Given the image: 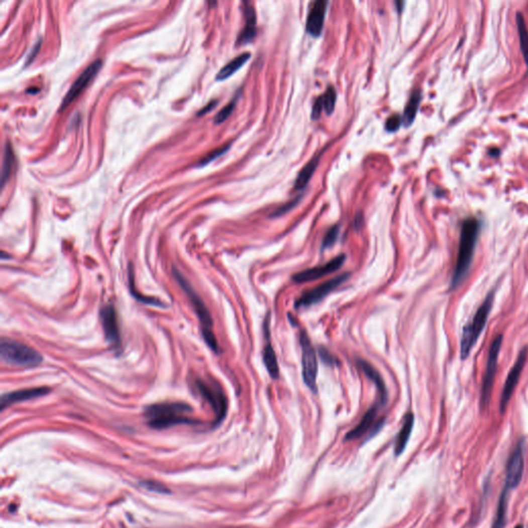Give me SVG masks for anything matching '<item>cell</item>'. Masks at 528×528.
I'll return each instance as SVG.
<instances>
[{
    "label": "cell",
    "instance_id": "14",
    "mask_svg": "<svg viewBox=\"0 0 528 528\" xmlns=\"http://www.w3.org/2000/svg\"><path fill=\"white\" fill-rule=\"evenodd\" d=\"M345 261H346V255L345 254H342V255L337 256L336 258L331 259L329 262L323 265L307 268V269H304V270H301L295 273V275L292 276V280L298 284L316 281L318 279L328 276L330 275V273L340 269L344 265Z\"/></svg>",
    "mask_w": 528,
    "mask_h": 528
},
{
    "label": "cell",
    "instance_id": "33",
    "mask_svg": "<svg viewBox=\"0 0 528 528\" xmlns=\"http://www.w3.org/2000/svg\"><path fill=\"white\" fill-rule=\"evenodd\" d=\"M299 200H300V197L295 198V199H293V200H291L290 202H288V203H286V204L280 206L279 208H277L275 212H273V213L270 215V217H271V218H277V217H281V216H283V215H285L286 213H288L289 210H291L293 207H294V206L299 202Z\"/></svg>",
    "mask_w": 528,
    "mask_h": 528
},
{
    "label": "cell",
    "instance_id": "9",
    "mask_svg": "<svg viewBox=\"0 0 528 528\" xmlns=\"http://www.w3.org/2000/svg\"><path fill=\"white\" fill-rule=\"evenodd\" d=\"M350 276H351L350 272H345L343 273V275H340L334 279L326 281L325 283L315 287L314 289H310V290L303 292L300 295V297L295 301V307L296 308L308 307V306H311V305L320 302L323 298H325L329 294V293H331L338 287H340L342 284H344L350 278Z\"/></svg>",
    "mask_w": 528,
    "mask_h": 528
},
{
    "label": "cell",
    "instance_id": "24",
    "mask_svg": "<svg viewBox=\"0 0 528 528\" xmlns=\"http://www.w3.org/2000/svg\"><path fill=\"white\" fill-rule=\"evenodd\" d=\"M421 92L419 90H416L413 92V94L410 95L409 99L405 105V109H404V113H403V117H402V121H403V124L407 127V126H410L412 125V123L414 122L415 118H416V115L418 113V109H419V105H420V102H421Z\"/></svg>",
    "mask_w": 528,
    "mask_h": 528
},
{
    "label": "cell",
    "instance_id": "38",
    "mask_svg": "<svg viewBox=\"0 0 528 528\" xmlns=\"http://www.w3.org/2000/svg\"><path fill=\"white\" fill-rule=\"evenodd\" d=\"M363 221H364V219H363V215H362V213H358V214L356 215V217H355V228H356L357 230L360 229V228L362 227V225H363Z\"/></svg>",
    "mask_w": 528,
    "mask_h": 528
},
{
    "label": "cell",
    "instance_id": "28",
    "mask_svg": "<svg viewBox=\"0 0 528 528\" xmlns=\"http://www.w3.org/2000/svg\"><path fill=\"white\" fill-rule=\"evenodd\" d=\"M322 97H323L324 110H325L326 114L327 115H331L332 113H334L335 107H336V103H337V91H336L335 87L328 86V88L326 89L325 94Z\"/></svg>",
    "mask_w": 528,
    "mask_h": 528
},
{
    "label": "cell",
    "instance_id": "23",
    "mask_svg": "<svg viewBox=\"0 0 528 528\" xmlns=\"http://www.w3.org/2000/svg\"><path fill=\"white\" fill-rule=\"evenodd\" d=\"M263 363L272 379H279L280 367L277 359L276 352L273 350L270 341L268 340L263 349Z\"/></svg>",
    "mask_w": 528,
    "mask_h": 528
},
{
    "label": "cell",
    "instance_id": "26",
    "mask_svg": "<svg viewBox=\"0 0 528 528\" xmlns=\"http://www.w3.org/2000/svg\"><path fill=\"white\" fill-rule=\"evenodd\" d=\"M516 24H517V29H518L519 38H520V48H521V51L524 57V61L526 63L527 70H528V29H527L523 15L519 12L516 15Z\"/></svg>",
    "mask_w": 528,
    "mask_h": 528
},
{
    "label": "cell",
    "instance_id": "19",
    "mask_svg": "<svg viewBox=\"0 0 528 528\" xmlns=\"http://www.w3.org/2000/svg\"><path fill=\"white\" fill-rule=\"evenodd\" d=\"M245 16L246 25L238 41L240 45H246L248 43H251L256 35V14L253 7L248 6L245 8Z\"/></svg>",
    "mask_w": 528,
    "mask_h": 528
},
{
    "label": "cell",
    "instance_id": "36",
    "mask_svg": "<svg viewBox=\"0 0 528 528\" xmlns=\"http://www.w3.org/2000/svg\"><path fill=\"white\" fill-rule=\"evenodd\" d=\"M41 44H42V43H41V41H38V42L36 43L35 47H34V48L32 49V51H31L30 55L28 56V61H27V64H29V63H30V62L32 61V59H34V57H35V55H36V54L38 53V51H40V48H41Z\"/></svg>",
    "mask_w": 528,
    "mask_h": 528
},
{
    "label": "cell",
    "instance_id": "13",
    "mask_svg": "<svg viewBox=\"0 0 528 528\" xmlns=\"http://www.w3.org/2000/svg\"><path fill=\"white\" fill-rule=\"evenodd\" d=\"M102 66V60L97 59L93 63H91L82 73L74 81L70 89L68 90L67 94L64 96L62 104H61V111L66 109L71 102H73L77 97H79L82 92L89 86V84L93 81L94 77L96 76L97 72L100 70Z\"/></svg>",
    "mask_w": 528,
    "mask_h": 528
},
{
    "label": "cell",
    "instance_id": "6",
    "mask_svg": "<svg viewBox=\"0 0 528 528\" xmlns=\"http://www.w3.org/2000/svg\"><path fill=\"white\" fill-rule=\"evenodd\" d=\"M194 386L200 396L205 399L216 414V423H220L227 413V399L221 387L215 382L196 379Z\"/></svg>",
    "mask_w": 528,
    "mask_h": 528
},
{
    "label": "cell",
    "instance_id": "4",
    "mask_svg": "<svg viewBox=\"0 0 528 528\" xmlns=\"http://www.w3.org/2000/svg\"><path fill=\"white\" fill-rule=\"evenodd\" d=\"M493 301L494 292L492 291L489 293L482 302V304L479 306L472 321H469V323H467L463 327L462 338L460 342V357L462 360H465L469 356L474 346L477 344L478 339L480 338L487 324L488 317L490 315V311L493 305Z\"/></svg>",
    "mask_w": 528,
    "mask_h": 528
},
{
    "label": "cell",
    "instance_id": "22",
    "mask_svg": "<svg viewBox=\"0 0 528 528\" xmlns=\"http://www.w3.org/2000/svg\"><path fill=\"white\" fill-rule=\"evenodd\" d=\"M319 161H320V156L318 155V156H315L314 158L309 160L303 166V168L299 171L297 178H296L295 185H294L295 190H303V188L306 187V185L308 184L309 180L312 177V174H314V172L316 171L318 167Z\"/></svg>",
    "mask_w": 528,
    "mask_h": 528
},
{
    "label": "cell",
    "instance_id": "5",
    "mask_svg": "<svg viewBox=\"0 0 528 528\" xmlns=\"http://www.w3.org/2000/svg\"><path fill=\"white\" fill-rule=\"evenodd\" d=\"M0 356L5 363L15 367L31 368L43 362V356L36 350L11 339L2 340Z\"/></svg>",
    "mask_w": 528,
    "mask_h": 528
},
{
    "label": "cell",
    "instance_id": "40",
    "mask_svg": "<svg viewBox=\"0 0 528 528\" xmlns=\"http://www.w3.org/2000/svg\"><path fill=\"white\" fill-rule=\"evenodd\" d=\"M396 7H397V11L398 13H401L402 12V9H403V6H404V3L403 2H397L395 3Z\"/></svg>",
    "mask_w": 528,
    "mask_h": 528
},
{
    "label": "cell",
    "instance_id": "8",
    "mask_svg": "<svg viewBox=\"0 0 528 528\" xmlns=\"http://www.w3.org/2000/svg\"><path fill=\"white\" fill-rule=\"evenodd\" d=\"M501 345H502V336L499 335L493 340L490 346V349H489L487 365H486V373L484 376L482 392H481L480 405L482 409H485L486 407H488L489 402H490V397L492 393V388H493V383H494L495 374H496V369H497L498 356H499Z\"/></svg>",
    "mask_w": 528,
    "mask_h": 528
},
{
    "label": "cell",
    "instance_id": "31",
    "mask_svg": "<svg viewBox=\"0 0 528 528\" xmlns=\"http://www.w3.org/2000/svg\"><path fill=\"white\" fill-rule=\"evenodd\" d=\"M236 104H237V100H233L231 101L230 103H228L227 105H225L216 116V118H215L214 122L216 124H221L223 122H225L228 118L229 116L232 114V112L234 111V108H236Z\"/></svg>",
    "mask_w": 528,
    "mask_h": 528
},
{
    "label": "cell",
    "instance_id": "39",
    "mask_svg": "<svg viewBox=\"0 0 528 528\" xmlns=\"http://www.w3.org/2000/svg\"><path fill=\"white\" fill-rule=\"evenodd\" d=\"M489 154H490L492 157H497V156L499 155V150L498 149H493L491 151H489Z\"/></svg>",
    "mask_w": 528,
    "mask_h": 528
},
{
    "label": "cell",
    "instance_id": "16",
    "mask_svg": "<svg viewBox=\"0 0 528 528\" xmlns=\"http://www.w3.org/2000/svg\"><path fill=\"white\" fill-rule=\"evenodd\" d=\"M327 6L328 3L324 2V0H319V2L312 4L306 19V31L309 35L314 37H318L321 35L324 26Z\"/></svg>",
    "mask_w": 528,
    "mask_h": 528
},
{
    "label": "cell",
    "instance_id": "34",
    "mask_svg": "<svg viewBox=\"0 0 528 528\" xmlns=\"http://www.w3.org/2000/svg\"><path fill=\"white\" fill-rule=\"evenodd\" d=\"M318 354L320 356V358L322 359V361L327 364V365H330V366H336L337 364H339V361L338 359L332 355L330 352L325 349V348H319V351H318Z\"/></svg>",
    "mask_w": 528,
    "mask_h": 528
},
{
    "label": "cell",
    "instance_id": "11",
    "mask_svg": "<svg viewBox=\"0 0 528 528\" xmlns=\"http://www.w3.org/2000/svg\"><path fill=\"white\" fill-rule=\"evenodd\" d=\"M524 473V441H519L510 458L507 460L505 472V486L508 490L517 488Z\"/></svg>",
    "mask_w": 528,
    "mask_h": 528
},
{
    "label": "cell",
    "instance_id": "41",
    "mask_svg": "<svg viewBox=\"0 0 528 528\" xmlns=\"http://www.w3.org/2000/svg\"><path fill=\"white\" fill-rule=\"evenodd\" d=\"M515 528H524V527H523V525H522V524H518V525H517V526H516Z\"/></svg>",
    "mask_w": 528,
    "mask_h": 528
},
{
    "label": "cell",
    "instance_id": "12",
    "mask_svg": "<svg viewBox=\"0 0 528 528\" xmlns=\"http://www.w3.org/2000/svg\"><path fill=\"white\" fill-rule=\"evenodd\" d=\"M527 354H528V349L527 347H524L520 352H519V355L517 357V360L514 364V366L512 367V369L510 370V373H508L507 377H506V380H505V383H504V386H503V389H502V392H501V396H500V403H499V407H500V412L503 413L504 409L507 405V403L510 402V399L514 393V390L519 382V379H520V376L522 374V370L524 368V365H525V362H526V359H527Z\"/></svg>",
    "mask_w": 528,
    "mask_h": 528
},
{
    "label": "cell",
    "instance_id": "3",
    "mask_svg": "<svg viewBox=\"0 0 528 528\" xmlns=\"http://www.w3.org/2000/svg\"><path fill=\"white\" fill-rule=\"evenodd\" d=\"M172 272H173V276H174L175 280H177V282L179 283L181 288L185 291V293L187 294L189 300L191 301V304H192L195 312H196L197 316H198L199 324H200V330H201V334H202L204 342L215 352V353H218V352H219V345H218V341L216 339V336H215V334H214V330H213L214 322H213L212 316L209 314V311H208L206 305L204 304L203 300L199 297V295L197 294V292L193 289L191 284L183 276V273H181V271H179L177 268L174 267L172 269Z\"/></svg>",
    "mask_w": 528,
    "mask_h": 528
},
{
    "label": "cell",
    "instance_id": "7",
    "mask_svg": "<svg viewBox=\"0 0 528 528\" xmlns=\"http://www.w3.org/2000/svg\"><path fill=\"white\" fill-rule=\"evenodd\" d=\"M300 347L302 350V378L305 385L312 391L317 392V376H318V357L317 351L312 347L306 332H300Z\"/></svg>",
    "mask_w": 528,
    "mask_h": 528
},
{
    "label": "cell",
    "instance_id": "17",
    "mask_svg": "<svg viewBox=\"0 0 528 528\" xmlns=\"http://www.w3.org/2000/svg\"><path fill=\"white\" fill-rule=\"evenodd\" d=\"M49 392H50V389L48 387H35V388L18 390L11 393L4 394L2 397V409L7 408L8 406L14 403L22 402V401H26V400L44 396L48 394Z\"/></svg>",
    "mask_w": 528,
    "mask_h": 528
},
{
    "label": "cell",
    "instance_id": "10",
    "mask_svg": "<svg viewBox=\"0 0 528 528\" xmlns=\"http://www.w3.org/2000/svg\"><path fill=\"white\" fill-rule=\"evenodd\" d=\"M383 406H385V404L381 400L375 402L373 405H371L367 409V412L364 414L360 422L347 434L346 440L354 441V440L361 439L368 433H370L371 436L377 434L384 424L383 419L377 420L380 409Z\"/></svg>",
    "mask_w": 528,
    "mask_h": 528
},
{
    "label": "cell",
    "instance_id": "21",
    "mask_svg": "<svg viewBox=\"0 0 528 528\" xmlns=\"http://www.w3.org/2000/svg\"><path fill=\"white\" fill-rule=\"evenodd\" d=\"M251 58V53H243L239 55L238 57L234 58L230 62H228L217 74V80L218 81H224L228 77H230L233 73H236L238 70H240Z\"/></svg>",
    "mask_w": 528,
    "mask_h": 528
},
{
    "label": "cell",
    "instance_id": "30",
    "mask_svg": "<svg viewBox=\"0 0 528 528\" xmlns=\"http://www.w3.org/2000/svg\"><path fill=\"white\" fill-rule=\"evenodd\" d=\"M230 146H231V143H229V144H227V145H225V146H223V147H221V148H218V149H216V150L212 151L209 154H207L206 156H204L203 159L199 162V165H200V166H204V165H206L207 163L214 161L215 159H217L218 157H220L221 155H223L224 153H226V152L229 150Z\"/></svg>",
    "mask_w": 528,
    "mask_h": 528
},
{
    "label": "cell",
    "instance_id": "27",
    "mask_svg": "<svg viewBox=\"0 0 528 528\" xmlns=\"http://www.w3.org/2000/svg\"><path fill=\"white\" fill-rule=\"evenodd\" d=\"M15 158H14V153L12 150V147L10 144H7L6 150H5V158H4V165H3V185H5L6 181L9 179L10 174L12 172V168L14 166Z\"/></svg>",
    "mask_w": 528,
    "mask_h": 528
},
{
    "label": "cell",
    "instance_id": "20",
    "mask_svg": "<svg viewBox=\"0 0 528 528\" xmlns=\"http://www.w3.org/2000/svg\"><path fill=\"white\" fill-rule=\"evenodd\" d=\"M414 421H415V418H414L413 413H407L405 415L403 424L401 426V429L399 430V433L396 438V442H395V454L396 455H400L403 452V450L405 449L408 439L410 437V434H412V430L414 427Z\"/></svg>",
    "mask_w": 528,
    "mask_h": 528
},
{
    "label": "cell",
    "instance_id": "1",
    "mask_svg": "<svg viewBox=\"0 0 528 528\" xmlns=\"http://www.w3.org/2000/svg\"><path fill=\"white\" fill-rule=\"evenodd\" d=\"M480 228V221L476 218H467L462 223L457 260L450 285L452 290L456 289L464 281L471 269Z\"/></svg>",
    "mask_w": 528,
    "mask_h": 528
},
{
    "label": "cell",
    "instance_id": "18",
    "mask_svg": "<svg viewBox=\"0 0 528 528\" xmlns=\"http://www.w3.org/2000/svg\"><path fill=\"white\" fill-rule=\"evenodd\" d=\"M358 365L362 369V371L364 373V375L366 376V378L369 379L371 382H373L376 385V388H377L378 392H379V395H380V400L384 404H386L387 400H388V391H387V387H386L385 381L382 378L381 374L379 373V371L373 365H371L370 363H368L365 360H359L358 361Z\"/></svg>",
    "mask_w": 528,
    "mask_h": 528
},
{
    "label": "cell",
    "instance_id": "25",
    "mask_svg": "<svg viewBox=\"0 0 528 528\" xmlns=\"http://www.w3.org/2000/svg\"><path fill=\"white\" fill-rule=\"evenodd\" d=\"M508 491H510V490H508V489L503 488V490H502L501 495H500V498H499V501H498V504H497L495 518H494V521H493V524H492V528H503L504 525H505L506 512H507V503H508Z\"/></svg>",
    "mask_w": 528,
    "mask_h": 528
},
{
    "label": "cell",
    "instance_id": "2",
    "mask_svg": "<svg viewBox=\"0 0 528 528\" xmlns=\"http://www.w3.org/2000/svg\"><path fill=\"white\" fill-rule=\"evenodd\" d=\"M192 406L186 402H159L146 407L145 418L150 427L166 429L175 425L196 423L197 421L192 418Z\"/></svg>",
    "mask_w": 528,
    "mask_h": 528
},
{
    "label": "cell",
    "instance_id": "32",
    "mask_svg": "<svg viewBox=\"0 0 528 528\" xmlns=\"http://www.w3.org/2000/svg\"><path fill=\"white\" fill-rule=\"evenodd\" d=\"M401 122H402V118L399 115H397V114L392 115V116H390L389 118L387 119L386 124H385V128L389 132H395V131H397L399 129V127L401 125Z\"/></svg>",
    "mask_w": 528,
    "mask_h": 528
},
{
    "label": "cell",
    "instance_id": "37",
    "mask_svg": "<svg viewBox=\"0 0 528 528\" xmlns=\"http://www.w3.org/2000/svg\"><path fill=\"white\" fill-rule=\"evenodd\" d=\"M217 103H218V101H217V100H213V101H210V102H209V103H208V104H207L206 107H204V108H203V109H202V110H201V111H200V112L198 113V116H202L203 114H205V113H208V112H210V111H212V110H213V109H214L215 107H216V105H217Z\"/></svg>",
    "mask_w": 528,
    "mask_h": 528
},
{
    "label": "cell",
    "instance_id": "29",
    "mask_svg": "<svg viewBox=\"0 0 528 528\" xmlns=\"http://www.w3.org/2000/svg\"><path fill=\"white\" fill-rule=\"evenodd\" d=\"M340 236V225H334L326 232L322 243V249H329L334 246Z\"/></svg>",
    "mask_w": 528,
    "mask_h": 528
},
{
    "label": "cell",
    "instance_id": "35",
    "mask_svg": "<svg viewBox=\"0 0 528 528\" xmlns=\"http://www.w3.org/2000/svg\"><path fill=\"white\" fill-rule=\"evenodd\" d=\"M323 110H324L323 97L320 96L319 98L316 99L314 105H312V110H311V119H312V120H318V119L320 118L321 113H322Z\"/></svg>",
    "mask_w": 528,
    "mask_h": 528
},
{
    "label": "cell",
    "instance_id": "15",
    "mask_svg": "<svg viewBox=\"0 0 528 528\" xmlns=\"http://www.w3.org/2000/svg\"><path fill=\"white\" fill-rule=\"evenodd\" d=\"M100 321L107 342L114 349H119L121 347L120 325L118 314H117V310L113 304H108L101 308Z\"/></svg>",
    "mask_w": 528,
    "mask_h": 528
}]
</instances>
